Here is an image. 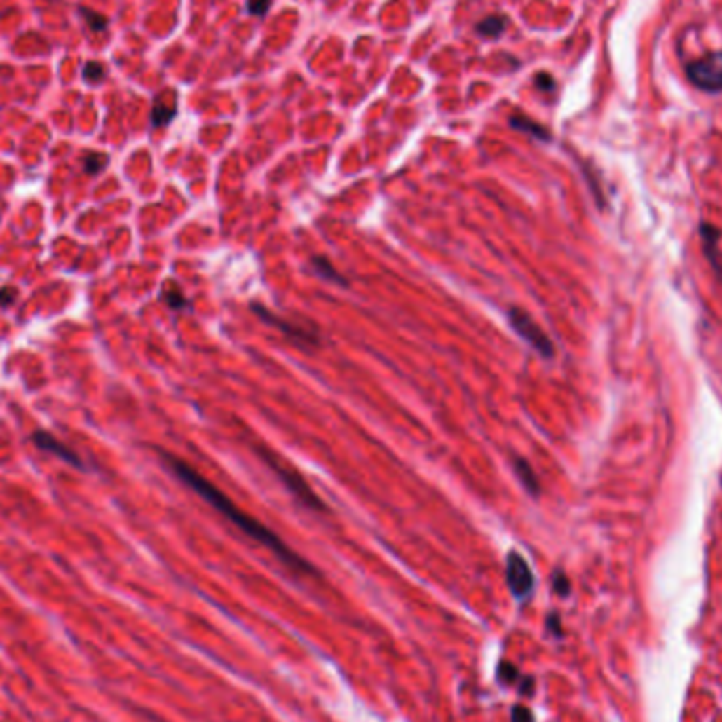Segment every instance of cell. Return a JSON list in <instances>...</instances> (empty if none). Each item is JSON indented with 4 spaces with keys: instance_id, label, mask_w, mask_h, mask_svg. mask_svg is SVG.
<instances>
[{
    "instance_id": "1",
    "label": "cell",
    "mask_w": 722,
    "mask_h": 722,
    "mask_svg": "<svg viewBox=\"0 0 722 722\" xmlns=\"http://www.w3.org/2000/svg\"><path fill=\"white\" fill-rule=\"evenodd\" d=\"M163 458L167 461L169 469L177 475L179 482H184V484H186L189 488H193L199 496H203L216 511H220L229 522H233L243 534H247L250 538L258 540L260 545L268 547L285 566L294 568L296 573H304V575H311V573H313V566H311L306 560H302L296 552H292L273 530H268L264 524H260V522L254 519L252 515L243 513L224 492H220L210 479H205L203 475H199L191 465H186L184 461H179V458H175V456H169V454H163Z\"/></svg>"
},
{
    "instance_id": "2",
    "label": "cell",
    "mask_w": 722,
    "mask_h": 722,
    "mask_svg": "<svg viewBox=\"0 0 722 722\" xmlns=\"http://www.w3.org/2000/svg\"><path fill=\"white\" fill-rule=\"evenodd\" d=\"M258 450V454L262 456V461L273 469V473L279 477V482L304 505V507H308V509H317V511H325V505L321 503V498L313 492V488L302 479V475L298 473V471H294L292 467H287L275 452H271L268 448H264V446H258L256 448Z\"/></svg>"
},
{
    "instance_id": "3",
    "label": "cell",
    "mask_w": 722,
    "mask_h": 722,
    "mask_svg": "<svg viewBox=\"0 0 722 722\" xmlns=\"http://www.w3.org/2000/svg\"><path fill=\"white\" fill-rule=\"evenodd\" d=\"M507 317H509L511 327L517 332V336L524 338L538 355H543V357H547V359L554 357L556 348H554L552 338L538 327V323H536L530 315H526V313H524L522 308H517V306H511L509 313H507Z\"/></svg>"
},
{
    "instance_id": "4",
    "label": "cell",
    "mask_w": 722,
    "mask_h": 722,
    "mask_svg": "<svg viewBox=\"0 0 722 722\" xmlns=\"http://www.w3.org/2000/svg\"><path fill=\"white\" fill-rule=\"evenodd\" d=\"M688 79L703 91H722V53H711L693 62L688 66Z\"/></svg>"
},
{
    "instance_id": "5",
    "label": "cell",
    "mask_w": 722,
    "mask_h": 722,
    "mask_svg": "<svg viewBox=\"0 0 722 722\" xmlns=\"http://www.w3.org/2000/svg\"><path fill=\"white\" fill-rule=\"evenodd\" d=\"M505 577H507V585H509L511 594L517 600H528L530 598V594L534 590V575H532L528 562L524 560V556H519L517 552H509L507 554Z\"/></svg>"
},
{
    "instance_id": "6",
    "label": "cell",
    "mask_w": 722,
    "mask_h": 722,
    "mask_svg": "<svg viewBox=\"0 0 722 722\" xmlns=\"http://www.w3.org/2000/svg\"><path fill=\"white\" fill-rule=\"evenodd\" d=\"M252 308H254V313L264 321V323H268V325H273L275 329H279V332H283L290 340H294V342H298L300 346H304V344H308V346H317L319 344V336H317V332L311 327H302V325H298V323H292V321H285L283 317H279V315H275L273 311H268L266 306H262V304H252Z\"/></svg>"
},
{
    "instance_id": "7",
    "label": "cell",
    "mask_w": 722,
    "mask_h": 722,
    "mask_svg": "<svg viewBox=\"0 0 722 722\" xmlns=\"http://www.w3.org/2000/svg\"><path fill=\"white\" fill-rule=\"evenodd\" d=\"M699 235H701V247L705 252V258L709 262V266L714 268L716 277L722 283V252H720V233L709 224V222H701L699 224Z\"/></svg>"
},
{
    "instance_id": "8",
    "label": "cell",
    "mask_w": 722,
    "mask_h": 722,
    "mask_svg": "<svg viewBox=\"0 0 722 722\" xmlns=\"http://www.w3.org/2000/svg\"><path fill=\"white\" fill-rule=\"evenodd\" d=\"M177 112V95L175 91L171 89H165L163 93H158L154 97V104H152V112H150V121H152V127H165L173 121Z\"/></svg>"
},
{
    "instance_id": "9",
    "label": "cell",
    "mask_w": 722,
    "mask_h": 722,
    "mask_svg": "<svg viewBox=\"0 0 722 722\" xmlns=\"http://www.w3.org/2000/svg\"><path fill=\"white\" fill-rule=\"evenodd\" d=\"M32 442L36 444V448H41V450H45V452H51L53 456H57V458H62V461H66L68 465H72V467H76V469H83V463H81V458L68 448V446H64L60 440H55L51 433H45V431H36L34 435H32Z\"/></svg>"
},
{
    "instance_id": "10",
    "label": "cell",
    "mask_w": 722,
    "mask_h": 722,
    "mask_svg": "<svg viewBox=\"0 0 722 722\" xmlns=\"http://www.w3.org/2000/svg\"><path fill=\"white\" fill-rule=\"evenodd\" d=\"M513 469H515V475L519 477L522 486L532 494V496H538L540 494V484H538V477L534 473V469L530 467V463L522 456H515L513 458Z\"/></svg>"
},
{
    "instance_id": "11",
    "label": "cell",
    "mask_w": 722,
    "mask_h": 722,
    "mask_svg": "<svg viewBox=\"0 0 722 722\" xmlns=\"http://www.w3.org/2000/svg\"><path fill=\"white\" fill-rule=\"evenodd\" d=\"M507 24H509L507 18H503V15H488L486 20H482L475 26V32L484 39H496L505 32Z\"/></svg>"
},
{
    "instance_id": "12",
    "label": "cell",
    "mask_w": 722,
    "mask_h": 722,
    "mask_svg": "<svg viewBox=\"0 0 722 722\" xmlns=\"http://www.w3.org/2000/svg\"><path fill=\"white\" fill-rule=\"evenodd\" d=\"M509 123H511V127H513V129H517V131H524V133H530L532 137H538V139H550V137H552V135H550V131H547L543 125H538V123L530 121L528 116L515 114V116H511V118H509Z\"/></svg>"
},
{
    "instance_id": "13",
    "label": "cell",
    "mask_w": 722,
    "mask_h": 722,
    "mask_svg": "<svg viewBox=\"0 0 722 722\" xmlns=\"http://www.w3.org/2000/svg\"><path fill=\"white\" fill-rule=\"evenodd\" d=\"M311 264H313V268H315V273H317L319 277H323V279H327V281H334V283H338V285H346V279L332 266V262H329L327 258L315 256V258L311 260Z\"/></svg>"
},
{
    "instance_id": "14",
    "label": "cell",
    "mask_w": 722,
    "mask_h": 722,
    "mask_svg": "<svg viewBox=\"0 0 722 722\" xmlns=\"http://www.w3.org/2000/svg\"><path fill=\"white\" fill-rule=\"evenodd\" d=\"M108 154H100V152H87L83 158V169L87 175H97L100 171H104L108 167Z\"/></svg>"
},
{
    "instance_id": "15",
    "label": "cell",
    "mask_w": 722,
    "mask_h": 722,
    "mask_svg": "<svg viewBox=\"0 0 722 722\" xmlns=\"http://www.w3.org/2000/svg\"><path fill=\"white\" fill-rule=\"evenodd\" d=\"M163 298H165L167 306H171V308H175V311H182V308L189 306V300L184 298L182 290H179L177 285H173V283H167V285H165Z\"/></svg>"
},
{
    "instance_id": "16",
    "label": "cell",
    "mask_w": 722,
    "mask_h": 722,
    "mask_svg": "<svg viewBox=\"0 0 722 722\" xmlns=\"http://www.w3.org/2000/svg\"><path fill=\"white\" fill-rule=\"evenodd\" d=\"M79 13H81V18L87 22V26H89L91 32H104V30L108 28V20H106L102 13L91 11V9H87V7H81Z\"/></svg>"
},
{
    "instance_id": "17",
    "label": "cell",
    "mask_w": 722,
    "mask_h": 722,
    "mask_svg": "<svg viewBox=\"0 0 722 722\" xmlns=\"http://www.w3.org/2000/svg\"><path fill=\"white\" fill-rule=\"evenodd\" d=\"M496 678H498V682L500 684H505V686H511V684H515V682H519V669L513 665V663H509V661H500L498 663V667H496Z\"/></svg>"
},
{
    "instance_id": "18",
    "label": "cell",
    "mask_w": 722,
    "mask_h": 722,
    "mask_svg": "<svg viewBox=\"0 0 722 722\" xmlns=\"http://www.w3.org/2000/svg\"><path fill=\"white\" fill-rule=\"evenodd\" d=\"M104 76H106L104 64H100V62H87V64H85V68H83V79H85L89 85L100 83Z\"/></svg>"
},
{
    "instance_id": "19",
    "label": "cell",
    "mask_w": 722,
    "mask_h": 722,
    "mask_svg": "<svg viewBox=\"0 0 722 722\" xmlns=\"http://www.w3.org/2000/svg\"><path fill=\"white\" fill-rule=\"evenodd\" d=\"M554 592L558 596H562V598H566L571 594V581H568V577L562 571L554 573Z\"/></svg>"
},
{
    "instance_id": "20",
    "label": "cell",
    "mask_w": 722,
    "mask_h": 722,
    "mask_svg": "<svg viewBox=\"0 0 722 722\" xmlns=\"http://www.w3.org/2000/svg\"><path fill=\"white\" fill-rule=\"evenodd\" d=\"M273 5V0H247V11L252 15H266Z\"/></svg>"
},
{
    "instance_id": "21",
    "label": "cell",
    "mask_w": 722,
    "mask_h": 722,
    "mask_svg": "<svg viewBox=\"0 0 722 722\" xmlns=\"http://www.w3.org/2000/svg\"><path fill=\"white\" fill-rule=\"evenodd\" d=\"M511 722H534V716L524 705H513L511 709Z\"/></svg>"
},
{
    "instance_id": "22",
    "label": "cell",
    "mask_w": 722,
    "mask_h": 722,
    "mask_svg": "<svg viewBox=\"0 0 722 722\" xmlns=\"http://www.w3.org/2000/svg\"><path fill=\"white\" fill-rule=\"evenodd\" d=\"M15 300H18V290L15 287L7 285V287L0 290V306H3V308H9Z\"/></svg>"
},
{
    "instance_id": "23",
    "label": "cell",
    "mask_w": 722,
    "mask_h": 722,
    "mask_svg": "<svg viewBox=\"0 0 722 722\" xmlns=\"http://www.w3.org/2000/svg\"><path fill=\"white\" fill-rule=\"evenodd\" d=\"M547 629L556 636V638H562V625H560V615L558 613H552L547 617Z\"/></svg>"
},
{
    "instance_id": "24",
    "label": "cell",
    "mask_w": 722,
    "mask_h": 722,
    "mask_svg": "<svg viewBox=\"0 0 722 722\" xmlns=\"http://www.w3.org/2000/svg\"><path fill=\"white\" fill-rule=\"evenodd\" d=\"M534 85L538 87V89H543V91H552L556 85H554V79L550 76V74H545V72H540V74H536V79H534Z\"/></svg>"
},
{
    "instance_id": "25",
    "label": "cell",
    "mask_w": 722,
    "mask_h": 722,
    "mask_svg": "<svg viewBox=\"0 0 722 722\" xmlns=\"http://www.w3.org/2000/svg\"><path fill=\"white\" fill-rule=\"evenodd\" d=\"M532 690H534V678H519V693L532 695Z\"/></svg>"
}]
</instances>
